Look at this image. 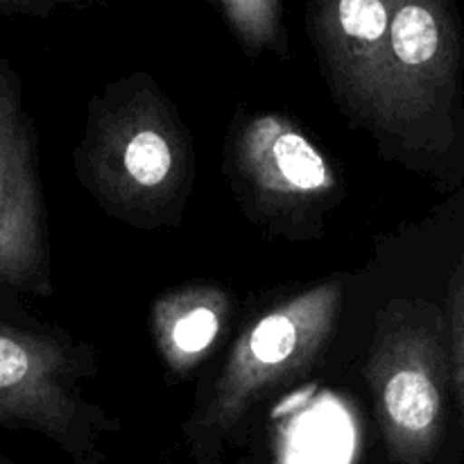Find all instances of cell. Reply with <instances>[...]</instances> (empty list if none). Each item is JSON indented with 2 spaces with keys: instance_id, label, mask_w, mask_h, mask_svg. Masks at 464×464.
I'll return each instance as SVG.
<instances>
[{
  "instance_id": "6da1fadb",
  "label": "cell",
  "mask_w": 464,
  "mask_h": 464,
  "mask_svg": "<svg viewBox=\"0 0 464 464\" xmlns=\"http://www.w3.org/2000/svg\"><path fill=\"white\" fill-rule=\"evenodd\" d=\"M365 376L392 456L399 464H433L451 379L440 313L424 302L390 304L376 322Z\"/></svg>"
},
{
  "instance_id": "7a4b0ae2",
  "label": "cell",
  "mask_w": 464,
  "mask_h": 464,
  "mask_svg": "<svg viewBox=\"0 0 464 464\" xmlns=\"http://www.w3.org/2000/svg\"><path fill=\"white\" fill-rule=\"evenodd\" d=\"M343 295L340 284H320L258 317L236 343L190 438L216 447L258 399L311 370L334 334Z\"/></svg>"
},
{
  "instance_id": "3957f363",
  "label": "cell",
  "mask_w": 464,
  "mask_h": 464,
  "mask_svg": "<svg viewBox=\"0 0 464 464\" xmlns=\"http://www.w3.org/2000/svg\"><path fill=\"white\" fill-rule=\"evenodd\" d=\"M82 370L66 338L0 317V429L39 433L72 456L84 451L91 420L77 390Z\"/></svg>"
},
{
  "instance_id": "277c9868",
  "label": "cell",
  "mask_w": 464,
  "mask_h": 464,
  "mask_svg": "<svg viewBox=\"0 0 464 464\" xmlns=\"http://www.w3.org/2000/svg\"><path fill=\"white\" fill-rule=\"evenodd\" d=\"M50 285L34 125L16 71L0 57V295L45 297Z\"/></svg>"
},
{
  "instance_id": "5b68a950",
  "label": "cell",
  "mask_w": 464,
  "mask_h": 464,
  "mask_svg": "<svg viewBox=\"0 0 464 464\" xmlns=\"http://www.w3.org/2000/svg\"><path fill=\"white\" fill-rule=\"evenodd\" d=\"M462 66L453 0H394L388 44L385 127L412 130L451 100Z\"/></svg>"
},
{
  "instance_id": "8992f818",
  "label": "cell",
  "mask_w": 464,
  "mask_h": 464,
  "mask_svg": "<svg viewBox=\"0 0 464 464\" xmlns=\"http://www.w3.org/2000/svg\"><path fill=\"white\" fill-rule=\"evenodd\" d=\"M91 181L127 207H150L177 188L179 139L150 95H136L95 127L89 150Z\"/></svg>"
},
{
  "instance_id": "52a82bcc",
  "label": "cell",
  "mask_w": 464,
  "mask_h": 464,
  "mask_svg": "<svg viewBox=\"0 0 464 464\" xmlns=\"http://www.w3.org/2000/svg\"><path fill=\"white\" fill-rule=\"evenodd\" d=\"M394 0H308L322 66L349 109L385 127Z\"/></svg>"
},
{
  "instance_id": "ba28073f",
  "label": "cell",
  "mask_w": 464,
  "mask_h": 464,
  "mask_svg": "<svg viewBox=\"0 0 464 464\" xmlns=\"http://www.w3.org/2000/svg\"><path fill=\"white\" fill-rule=\"evenodd\" d=\"M238 168L254 193L279 204H302L335 188L324 154L276 113H263L243 127Z\"/></svg>"
},
{
  "instance_id": "9c48e42d",
  "label": "cell",
  "mask_w": 464,
  "mask_h": 464,
  "mask_svg": "<svg viewBox=\"0 0 464 464\" xmlns=\"http://www.w3.org/2000/svg\"><path fill=\"white\" fill-rule=\"evenodd\" d=\"M229 297L213 285L166 295L154 306V338L175 374L195 370L220 340L229 320Z\"/></svg>"
},
{
  "instance_id": "30bf717a",
  "label": "cell",
  "mask_w": 464,
  "mask_h": 464,
  "mask_svg": "<svg viewBox=\"0 0 464 464\" xmlns=\"http://www.w3.org/2000/svg\"><path fill=\"white\" fill-rule=\"evenodd\" d=\"M231 30L249 54L279 50L284 44L281 0H218Z\"/></svg>"
},
{
  "instance_id": "8fae6325",
  "label": "cell",
  "mask_w": 464,
  "mask_h": 464,
  "mask_svg": "<svg viewBox=\"0 0 464 464\" xmlns=\"http://www.w3.org/2000/svg\"><path fill=\"white\" fill-rule=\"evenodd\" d=\"M449 358L453 388L464 412V263L449 290Z\"/></svg>"
},
{
  "instance_id": "7c38bea8",
  "label": "cell",
  "mask_w": 464,
  "mask_h": 464,
  "mask_svg": "<svg viewBox=\"0 0 464 464\" xmlns=\"http://www.w3.org/2000/svg\"><path fill=\"white\" fill-rule=\"evenodd\" d=\"M5 14H44L32 0H0V16Z\"/></svg>"
},
{
  "instance_id": "4fadbf2b",
  "label": "cell",
  "mask_w": 464,
  "mask_h": 464,
  "mask_svg": "<svg viewBox=\"0 0 464 464\" xmlns=\"http://www.w3.org/2000/svg\"><path fill=\"white\" fill-rule=\"evenodd\" d=\"M32 3L36 5V7L41 9V12H50V9L54 7V5H59V3H72V0H32Z\"/></svg>"
}]
</instances>
